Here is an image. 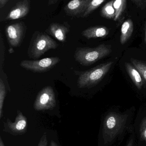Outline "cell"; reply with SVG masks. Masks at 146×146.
I'll use <instances>...</instances> for the list:
<instances>
[{"label":"cell","mask_w":146,"mask_h":146,"mask_svg":"<svg viewBox=\"0 0 146 146\" xmlns=\"http://www.w3.org/2000/svg\"><path fill=\"white\" fill-rule=\"evenodd\" d=\"M128 115L110 112L103 123V137L105 144L112 142L125 128Z\"/></svg>","instance_id":"1"},{"label":"cell","mask_w":146,"mask_h":146,"mask_svg":"<svg viewBox=\"0 0 146 146\" xmlns=\"http://www.w3.org/2000/svg\"><path fill=\"white\" fill-rule=\"evenodd\" d=\"M111 51V45L105 44L94 48H78L75 53L74 58L81 65L90 66L108 56Z\"/></svg>","instance_id":"2"},{"label":"cell","mask_w":146,"mask_h":146,"mask_svg":"<svg viewBox=\"0 0 146 146\" xmlns=\"http://www.w3.org/2000/svg\"><path fill=\"white\" fill-rule=\"evenodd\" d=\"M114 62L100 64L93 68L80 72L77 81L79 88H90L97 84L109 71Z\"/></svg>","instance_id":"3"},{"label":"cell","mask_w":146,"mask_h":146,"mask_svg":"<svg viewBox=\"0 0 146 146\" xmlns=\"http://www.w3.org/2000/svg\"><path fill=\"white\" fill-rule=\"evenodd\" d=\"M57 43L47 34L39 33L33 36L30 42L28 55L32 59H37L51 49L58 47Z\"/></svg>","instance_id":"4"},{"label":"cell","mask_w":146,"mask_h":146,"mask_svg":"<svg viewBox=\"0 0 146 146\" xmlns=\"http://www.w3.org/2000/svg\"><path fill=\"white\" fill-rule=\"evenodd\" d=\"M56 104L55 94L50 86L43 88L37 95L33 104L36 110H46L54 109Z\"/></svg>","instance_id":"5"},{"label":"cell","mask_w":146,"mask_h":146,"mask_svg":"<svg viewBox=\"0 0 146 146\" xmlns=\"http://www.w3.org/2000/svg\"><path fill=\"white\" fill-rule=\"evenodd\" d=\"M61 59L58 57H51L40 60H24L20 62V66L25 69L35 72H47L59 63Z\"/></svg>","instance_id":"6"},{"label":"cell","mask_w":146,"mask_h":146,"mask_svg":"<svg viewBox=\"0 0 146 146\" xmlns=\"http://www.w3.org/2000/svg\"><path fill=\"white\" fill-rule=\"evenodd\" d=\"M27 118L18 111L14 122L8 118L3 122V131L14 136L22 135L27 131Z\"/></svg>","instance_id":"7"},{"label":"cell","mask_w":146,"mask_h":146,"mask_svg":"<svg viewBox=\"0 0 146 146\" xmlns=\"http://www.w3.org/2000/svg\"><path fill=\"white\" fill-rule=\"evenodd\" d=\"M5 32L10 47L16 48L19 46L25 32L24 25L21 23L9 25L6 27Z\"/></svg>","instance_id":"8"},{"label":"cell","mask_w":146,"mask_h":146,"mask_svg":"<svg viewBox=\"0 0 146 146\" xmlns=\"http://www.w3.org/2000/svg\"><path fill=\"white\" fill-rule=\"evenodd\" d=\"M91 0H72L66 5L64 11L70 16L82 17Z\"/></svg>","instance_id":"9"},{"label":"cell","mask_w":146,"mask_h":146,"mask_svg":"<svg viewBox=\"0 0 146 146\" xmlns=\"http://www.w3.org/2000/svg\"><path fill=\"white\" fill-rule=\"evenodd\" d=\"M29 12V4L27 0L19 2L11 9L6 17L7 20H13L25 17Z\"/></svg>","instance_id":"10"},{"label":"cell","mask_w":146,"mask_h":146,"mask_svg":"<svg viewBox=\"0 0 146 146\" xmlns=\"http://www.w3.org/2000/svg\"><path fill=\"white\" fill-rule=\"evenodd\" d=\"M69 28L66 26L59 23H52L49 27V33L60 42L66 41L67 35L69 32Z\"/></svg>","instance_id":"11"},{"label":"cell","mask_w":146,"mask_h":146,"mask_svg":"<svg viewBox=\"0 0 146 146\" xmlns=\"http://www.w3.org/2000/svg\"><path fill=\"white\" fill-rule=\"evenodd\" d=\"M109 29L103 26H95L89 27L81 33L83 36L87 39L104 38L109 34Z\"/></svg>","instance_id":"12"},{"label":"cell","mask_w":146,"mask_h":146,"mask_svg":"<svg viewBox=\"0 0 146 146\" xmlns=\"http://www.w3.org/2000/svg\"><path fill=\"white\" fill-rule=\"evenodd\" d=\"M126 70L135 86L139 89H141L144 84V80L140 73L133 65L126 62Z\"/></svg>","instance_id":"13"},{"label":"cell","mask_w":146,"mask_h":146,"mask_svg":"<svg viewBox=\"0 0 146 146\" xmlns=\"http://www.w3.org/2000/svg\"><path fill=\"white\" fill-rule=\"evenodd\" d=\"M133 23L132 20L129 19L123 22L121 28V44H124L130 38L133 34Z\"/></svg>","instance_id":"14"},{"label":"cell","mask_w":146,"mask_h":146,"mask_svg":"<svg viewBox=\"0 0 146 146\" xmlns=\"http://www.w3.org/2000/svg\"><path fill=\"white\" fill-rule=\"evenodd\" d=\"M115 0L107 3L102 8L101 15L103 17L109 19H114L115 17V10L114 7Z\"/></svg>","instance_id":"15"},{"label":"cell","mask_w":146,"mask_h":146,"mask_svg":"<svg viewBox=\"0 0 146 146\" xmlns=\"http://www.w3.org/2000/svg\"><path fill=\"white\" fill-rule=\"evenodd\" d=\"M133 66L140 73L143 80L146 82V63L145 62L136 59L131 58L130 60Z\"/></svg>","instance_id":"16"},{"label":"cell","mask_w":146,"mask_h":146,"mask_svg":"<svg viewBox=\"0 0 146 146\" xmlns=\"http://www.w3.org/2000/svg\"><path fill=\"white\" fill-rule=\"evenodd\" d=\"M105 1L106 0H91L82 17L85 18L87 17Z\"/></svg>","instance_id":"17"},{"label":"cell","mask_w":146,"mask_h":146,"mask_svg":"<svg viewBox=\"0 0 146 146\" xmlns=\"http://www.w3.org/2000/svg\"><path fill=\"white\" fill-rule=\"evenodd\" d=\"M6 94V86L2 78H0V119L3 115V109L4 99Z\"/></svg>","instance_id":"18"},{"label":"cell","mask_w":146,"mask_h":146,"mask_svg":"<svg viewBox=\"0 0 146 146\" xmlns=\"http://www.w3.org/2000/svg\"><path fill=\"white\" fill-rule=\"evenodd\" d=\"M114 7L116 12L115 17L114 20L117 21L120 19L124 11L123 0H115Z\"/></svg>","instance_id":"19"},{"label":"cell","mask_w":146,"mask_h":146,"mask_svg":"<svg viewBox=\"0 0 146 146\" xmlns=\"http://www.w3.org/2000/svg\"><path fill=\"white\" fill-rule=\"evenodd\" d=\"M0 70L1 73L2 72L3 70V66L4 60V56H5V46H4V42L3 39L1 36V39H0Z\"/></svg>","instance_id":"20"},{"label":"cell","mask_w":146,"mask_h":146,"mask_svg":"<svg viewBox=\"0 0 146 146\" xmlns=\"http://www.w3.org/2000/svg\"><path fill=\"white\" fill-rule=\"evenodd\" d=\"M140 139L146 143V116L141 121L140 126Z\"/></svg>","instance_id":"21"},{"label":"cell","mask_w":146,"mask_h":146,"mask_svg":"<svg viewBox=\"0 0 146 146\" xmlns=\"http://www.w3.org/2000/svg\"><path fill=\"white\" fill-rule=\"evenodd\" d=\"M138 7L142 10L146 8V0H131Z\"/></svg>","instance_id":"22"},{"label":"cell","mask_w":146,"mask_h":146,"mask_svg":"<svg viewBox=\"0 0 146 146\" xmlns=\"http://www.w3.org/2000/svg\"><path fill=\"white\" fill-rule=\"evenodd\" d=\"M48 143L47 135L45 133L42 135L37 146H48Z\"/></svg>","instance_id":"23"},{"label":"cell","mask_w":146,"mask_h":146,"mask_svg":"<svg viewBox=\"0 0 146 146\" xmlns=\"http://www.w3.org/2000/svg\"><path fill=\"white\" fill-rule=\"evenodd\" d=\"M9 0H0V8L3 7Z\"/></svg>","instance_id":"24"},{"label":"cell","mask_w":146,"mask_h":146,"mask_svg":"<svg viewBox=\"0 0 146 146\" xmlns=\"http://www.w3.org/2000/svg\"><path fill=\"white\" fill-rule=\"evenodd\" d=\"M133 144L134 139L133 137H131L126 146H133Z\"/></svg>","instance_id":"25"},{"label":"cell","mask_w":146,"mask_h":146,"mask_svg":"<svg viewBox=\"0 0 146 146\" xmlns=\"http://www.w3.org/2000/svg\"><path fill=\"white\" fill-rule=\"evenodd\" d=\"M50 146H59L56 142H55L54 141H51L50 143Z\"/></svg>","instance_id":"26"},{"label":"cell","mask_w":146,"mask_h":146,"mask_svg":"<svg viewBox=\"0 0 146 146\" xmlns=\"http://www.w3.org/2000/svg\"><path fill=\"white\" fill-rule=\"evenodd\" d=\"M0 146H5L1 137H0Z\"/></svg>","instance_id":"27"},{"label":"cell","mask_w":146,"mask_h":146,"mask_svg":"<svg viewBox=\"0 0 146 146\" xmlns=\"http://www.w3.org/2000/svg\"><path fill=\"white\" fill-rule=\"evenodd\" d=\"M58 0H49V3L50 4L55 3Z\"/></svg>","instance_id":"28"},{"label":"cell","mask_w":146,"mask_h":146,"mask_svg":"<svg viewBox=\"0 0 146 146\" xmlns=\"http://www.w3.org/2000/svg\"><path fill=\"white\" fill-rule=\"evenodd\" d=\"M145 42L146 43V28L145 31Z\"/></svg>","instance_id":"29"}]
</instances>
